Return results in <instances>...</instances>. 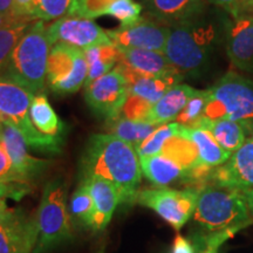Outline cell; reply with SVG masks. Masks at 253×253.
Segmentation results:
<instances>
[{"label":"cell","mask_w":253,"mask_h":253,"mask_svg":"<svg viewBox=\"0 0 253 253\" xmlns=\"http://www.w3.org/2000/svg\"><path fill=\"white\" fill-rule=\"evenodd\" d=\"M32 23L33 21L28 19H21L0 28V75L4 73L18 41L26 33Z\"/></svg>","instance_id":"obj_30"},{"label":"cell","mask_w":253,"mask_h":253,"mask_svg":"<svg viewBox=\"0 0 253 253\" xmlns=\"http://www.w3.org/2000/svg\"><path fill=\"white\" fill-rule=\"evenodd\" d=\"M151 107L153 104L148 103L147 101L136 97L134 95H128V99H126L120 115L131 120V121L147 122Z\"/></svg>","instance_id":"obj_37"},{"label":"cell","mask_w":253,"mask_h":253,"mask_svg":"<svg viewBox=\"0 0 253 253\" xmlns=\"http://www.w3.org/2000/svg\"><path fill=\"white\" fill-rule=\"evenodd\" d=\"M31 120L41 134L65 137V123L60 121L45 93L34 95L30 107Z\"/></svg>","instance_id":"obj_25"},{"label":"cell","mask_w":253,"mask_h":253,"mask_svg":"<svg viewBox=\"0 0 253 253\" xmlns=\"http://www.w3.org/2000/svg\"><path fill=\"white\" fill-rule=\"evenodd\" d=\"M88 186L94 202V231H103L112 220L113 214L120 204L118 189L112 183L101 178L82 179Z\"/></svg>","instance_id":"obj_20"},{"label":"cell","mask_w":253,"mask_h":253,"mask_svg":"<svg viewBox=\"0 0 253 253\" xmlns=\"http://www.w3.org/2000/svg\"><path fill=\"white\" fill-rule=\"evenodd\" d=\"M209 102L204 116L225 119L242 125L253 136V80L237 72H229L208 88Z\"/></svg>","instance_id":"obj_7"},{"label":"cell","mask_w":253,"mask_h":253,"mask_svg":"<svg viewBox=\"0 0 253 253\" xmlns=\"http://www.w3.org/2000/svg\"><path fill=\"white\" fill-rule=\"evenodd\" d=\"M68 209L73 220L84 229L93 230L95 216L94 202L89 189L84 182H80L77 190L73 192Z\"/></svg>","instance_id":"obj_29"},{"label":"cell","mask_w":253,"mask_h":253,"mask_svg":"<svg viewBox=\"0 0 253 253\" xmlns=\"http://www.w3.org/2000/svg\"><path fill=\"white\" fill-rule=\"evenodd\" d=\"M245 0H207L209 4H212L225 11L230 17L242 14L244 12Z\"/></svg>","instance_id":"obj_40"},{"label":"cell","mask_w":253,"mask_h":253,"mask_svg":"<svg viewBox=\"0 0 253 253\" xmlns=\"http://www.w3.org/2000/svg\"><path fill=\"white\" fill-rule=\"evenodd\" d=\"M225 46L231 63L238 71L249 73L253 67V14L227 17Z\"/></svg>","instance_id":"obj_13"},{"label":"cell","mask_w":253,"mask_h":253,"mask_svg":"<svg viewBox=\"0 0 253 253\" xmlns=\"http://www.w3.org/2000/svg\"><path fill=\"white\" fill-rule=\"evenodd\" d=\"M227 17H201L171 26L164 55L183 75L198 77L211 61L218 43L225 41Z\"/></svg>","instance_id":"obj_2"},{"label":"cell","mask_w":253,"mask_h":253,"mask_svg":"<svg viewBox=\"0 0 253 253\" xmlns=\"http://www.w3.org/2000/svg\"><path fill=\"white\" fill-rule=\"evenodd\" d=\"M243 13L253 14V0H245L244 1V12Z\"/></svg>","instance_id":"obj_46"},{"label":"cell","mask_w":253,"mask_h":253,"mask_svg":"<svg viewBox=\"0 0 253 253\" xmlns=\"http://www.w3.org/2000/svg\"><path fill=\"white\" fill-rule=\"evenodd\" d=\"M4 184H27L30 185V183H27L25 179L21 177L15 168L12 164L11 160H9L8 155L6 154V151L2 145L0 144V185Z\"/></svg>","instance_id":"obj_38"},{"label":"cell","mask_w":253,"mask_h":253,"mask_svg":"<svg viewBox=\"0 0 253 253\" xmlns=\"http://www.w3.org/2000/svg\"><path fill=\"white\" fill-rule=\"evenodd\" d=\"M88 65L84 49L63 43L52 46L47 65V86L58 95L74 94L84 84Z\"/></svg>","instance_id":"obj_9"},{"label":"cell","mask_w":253,"mask_h":253,"mask_svg":"<svg viewBox=\"0 0 253 253\" xmlns=\"http://www.w3.org/2000/svg\"><path fill=\"white\" fill-rule=\"evenodd\" d=\"M194 221L202 230L216 232L253 224L243 191L209 182L201 189Z\"/></svg>","instance_id":"obj_4"},{"label":"cell","mask_w":253,"mask_h":253,"mask_svg":"<svg viewBox=\"0 0 253 253\" xmlns=\"http://www.w3.org/2000/svg\"><path fill=\"white\" fill-rule=\"evenodd\" d=\"M14 211L15 209H11L7 205V203H6V198L2 197V196H0V220L9 217L14 212Z\"/></svg>","instance_id":"obj_42"},{"label":"cell","mask_w":253,"mask_h":253,"mask_svg":"<svg viewBox=\"0 0 253 253\" xmlns=\"http://www.w3.org/2000/svg\"><path fill=\"white\" fill-rule=\"evenodd\" d=\"M34 221L37 244L33 253H50L73 240V219L67 204V185L61 177L47 182Z\"/></svg>","instance_id":"obj_5"},{"label":"cell","mask_w":253,"mask_h":253,"mask_svg":"<svg viewBox=\"0 0 253 253\" xmlns=\"http://www.w3.org/2000/svg\"><path fill=\"white\" fill-rule=\"evenodd\" d=\"M116 68L122 73L128 82L129 95L140 97L153 106L167 91L181 84L184 79V75L181 73L164 75V77H145L134 72L121 62H118Z\"/></svg>","instance_id":"obj_18"},{"label":"cell","mask_w":253,"mask_h":253,"mask_svg":"<svg viewBox=\"0 0 253 253\" xmlns=\"http://www.w3.org/2000/svg\"><path fill=\"white\" fill-rule=\"evenodd\" d=\"M128 95V82L115 67L86 87L84 100L95 115L109 120L121 114Z\"/></svg>","instance_id":"obj_10"},{"label":"cell","mask_w":253,"mask_h":253,"mask_svg":"<svg viewBox=\"0 0 253 253\" xmlns=\"http://www.w3.org/2000/svg\"><path fill=\"white\" fill-rule=\"evenodd\" d=\"M183 126V125H182ZM181 135L190 138L196 145L199 161L203 166L214 169L226 163L231 157L229 151L220 147L211 132L202 128H190L183 126Z\"/></svg>","instance_id":"obj_24"},{"label":"cell","mask_w":253,"mask_h":253,"mask_svg":"<svg viewBox=\"0 0 253 253\" xmlns=\"http://www.w3.org/2000/svg\"><path fill=\"white\" fill-rule=\"evenodd\" d=\"M210 182L240 191L253 190V136L246 138L226 163L214 168Z\"/></svg>","instance_id":"obj_15"},{"label":"cell","mask_w":253,"mask_h":253,"mask_svg":"<svg viewBox=\"0 0 253 253\" xmlns=\"http://www.w3.org/2000/svg\"><path fill=\"white\" fill-rule=\"evenodd\" d=\"M12 4L13 0H0V13L12 14Z\"/></svg>","instance_id":"obj_44"},{"label":"cell","mask_w":253,"mask_h":253,"mask_svg":"<svg viewBox=\"0 0 253 253\" xmlns=\"http://www.w3.org/2000/svg\"><path fill=\"white\" fill-rule=\"evenodd\" d=\"M171 27L153 18L142 17L129 27L107 31L114 45L123 48H136L164 53Z\"/></svg>","instance_id":"obj_12"},{"label":"cell","mask_w":253,"mask_h":253,"mask_svg":"<svg viewBox=\"0 0 253 253\" xmlns=\"http://www.w3.org/2000/svg\"><path fill=\"white\" fill-rule=\"evenodd\" d=\"M74 0H37L34 20L50 21L69 14Z\"/></svg>","instance_id":"obj_34"},{"label":"cell","mask_w":253,"mask_h":253,"mask_svg":"<svg viewBox=\"0 0 253 253\" xmlns=\"http://www.w3.org/2000/svg\"><path fill=\"white\" fill-rule=\"evenodd\" d=\"M190 128H202L211 132L220 147L229 151L231 155L238 150L249 137L244 126L225 119L211 120L203 116L194 126Z\"/></svg>","instance_id":"obj_23"},{"label":"cell","mask_w":253,"mask_h":253,"mask_svg":"<svg viewBox=\"0 0 253 253\" xmlns=\"http://www.w3.org/2000/svg\"><path fill=\"white\" fill-rule=\"evenodd\" d=\"M79 170L80 181H108L118 189L120 204H136L143 173L137 151L128 142L110 134L90 136L81 155Z\"/></svg>","instance_id":"obj_1"},{"label":"cell","mask_w":253,"mask_h":253,"mask_svg":"<svg viewBox=\"0 0 253 253\" xmlns=\"http://www.w3.org/2000/svg\"><path fill=\"white\" fill-rule=\"evenodd\" d=\"M46 34L52 46L63 43L86 49L93 46L114 45L107 31L101 28L91 19L66 15L47 26Z\"/></svg>","instance_id":"obj_11"},{"label":"cell","mask_w":253,"mask_h":253,"mask_svg":"<svg viewBox=\"0 0 253 253\" xmlns=\"http://www.w3.org/2000/svg\"><path fill=\"white\" fill-rule=\"evenodd\" d=\"M148 15L168 26L201 17L207 9V0H142Z\"/></svg>","instance_id":"obj_17"},{"label":"cell","mask_w":253,"mask_h":253,"mask_svg":"<svg viewBox=\"0 0 253 253\" xmlns=\"http://www.w3.org/2000/svg\"><path fill=\"white\" fill-rule=\"evenodd\" d=\"M119 48V62L126 65L132 71L145 77H164V75L181 73L170 63L164 53L154 50ZM182 74V73H181Z\"/></svg>","instance_id":"obj_19"},{"label":"cell","mask_w":253,"mask_h":253,"mask_svg":"<svg viewBox=\"0 0 253 253\" xmlns=\"http://www.w3.org/2000/svg\"><path fill=\"white\" fill-rule=\"evenodd\" d=\"M0 144L21 177L27 183L39 178L48 169L52 162L48 160H41L31 156L28 153V145L23 135L13 126L0 121Z\"/></svg>","instance_id":"obj_14"},{"label":"cell","mask_w":253,"mask_h":253,"mask_svg":"<svg viewBox=\"0 0 253 253\" xmlns=\"http://www.w3.org/2000/svg\"><path fill=\"white\" fill-rule=\"evenodd\" d=\"M33 96L31 91L0 75V121L17 129L31 149L43 154H60L65 137L41 134L32 122L30 107Z\"/></svg>","instance_id":"obj_6"},{"label":"cell","mask_w":253,"mask_h":253,"mask_svg":"<svg viewBox=\"0 0 253 253\" xmlns=\"http://www.w3.org/2000/svg\"><path fill=\"white\" fill-rule=\"evenodd\" d=\"M240 230H243L242 227H231V229L210 232L205 236H199V238L194 243V245L201 248V253H218L220 246L227 239L232 238Z\"/></svg>","instance_id":"obj_36"},{"label":"cell","mask_w":253,"mask_h":253,"mask_svg":"<svg viewBox=\"0 0 253 253\" xmlns=\"http://www.w3.org/2000/svg\"><path fill=\"white\" fill-rule=\"evenodd\" d=\"M157 128V126L151 125V123L131 121V120L118 115L107 120L104 129L107 134L116 136L137 149Z\"/></svg>","instance_id":"obj_26"},{"label":"cell","mask_w":253,"mask_h":253,"mask_svg":"<svg viewBox=\"0 0 253 253\" xmlns=\"http://www.w3.org/2000/svg\"><path fill=\"white\" fill-rule=\"evenodd\" d=\"M201 189L154 188L140 190L136 204L156 212L173 230L179 231L194 216Z\"/></svg>","instance_id":"obj_8"},{"label":"cell","mask_w":253,"mask_h":253,"mask_svg":"<svg viewBox=\"0 0 253 253\" xmlns=\"http://www.w3.org/2000/svg\"><path fill=\"white\" fill-rule=\"evenodd\" d=\"M243 194L245 196L250 213H251V216L253 218V190H246V191H243Z\"/></svg>","instance_id":"obj_45"},{"label":"cell","mask_w":253,"mask_h":253,"mask_svg":"<svg viewBox=\"0 0 253 253\" xmlns=\"http://www.w3.org/2000/svg\"><path fill=\"white\" fill-rule=\"evenodd\" d=\"M161 154L166 155V156L178 163L188 172V176L196 168L203 166L199 161L196 145L192 143L190 138L183 135H176L169 138L164 144Z\"/></svg>","instance_id":"obj_28"},{"label":"cell","mask_w":253,"mask_h":253,"mask_svg":"<svg viewBox=\"0 0 253 253\" xmlns=\"http://www.w3.org/2000/svg\"><path fill=\"white\" fill-rule=\"evenodd\" d=\"M37 244L34 216L28 217L21 209L0 220V253H33Z\"/></svg>","instance_id":"obj_16"},{"label":"cell","mask_w":253,"mask_h":253,"mask_svg":"<svg viewBox=\"0 0 253 253\" xmlns=\"http://www.w3.org/2000/svg\"><path fill=\"white\" fill-rule=\"evenodd\" d=\"M115 0H74L69 17L93 19L104 14V11Z\"/></svg>","instance_id":"obj_35"},{"label":"cell","mask_w":253,"mask_h":253,"mask_svg":"<svg viewBox=\"0 0 253 253\" xmlns=\"http://www.w3.org/2000/svg\"><path fill=\"white\" fill-rule=\"evenodd\" d=\"M183 126L179 123H167L160 126L149 137L136 149L138 157H149L161 154L164 144L169 138L176 135H181Z\"/></svg>","instance_id":"obj_31"},{"label":"cell","mask_w":253,"mask_h":253,"mask_svg":"<svg viewBox=\"0 0 253 253\" xmlns=\"http://www.w3.org/2000/svg\"><path fill=\"white\" fill-rule=\"evenodd\" d=\"M209 102V91L198 90L195 96H192L186 103L184 109L177 116V123L185 126H194L199 120L204 116Z\"/></svg>","instance_id":"obj_33"},{"label":"cell","mask_w":253,"mask_h":253,"mask_svg":"<svg viewBox=\"0 0 253 253\" xmlns=\"http://www.w3.org/2000/svg\"><path fill=\"white\" fill-rule=\"evenodd\" d=\"M21 19H23V18L14 17V15H12V14L0 13V28L7 26V25H9V24H13V23H15V21H18V20H21Z\"/></svg>","instance_id":"obj_43"},{"label":"cell","mask_w":253,"mask_h":253,"mask_svg":"<svg viewBox=\"0 0 253 253\" xmlns=\"http://www.w3.org/2000/svg\"><path fill=\"white\" fill-rule=\"evenodd\" d=\"M96 253H103V250H100V251H97Z\"/></svg>","instance_id":"obj_48"},{"label":"cell","mask_w":253,"mask_h":253,"mask_svg":"<svg viewBox=\"0 0 253 253\" xmlns=\"http://www.w3.org/2000/svg\"><path fill=\"white\" fill-rule=\"evenodd\" d=\"M37 0H13L12 4V14L14 17L34 20V12H36Z\"/></svg>","instance_id":"obj_39"},{"label":"cell","mask_w":253,"mask_h":253,"mask_svg":"<svg viewBox=\"0 0 253 253\" xmlns=\"http://www.w3.org/2000/svg\"><path fill=\"white\" fill-rule=\"evenodd\" d=\"M197 91L198 89L185 84L172 87L151 107L147 122L160 126L176 120L189 100L195 96Z\"/></svg>","instance_id":"obj_21"},{"label":"cell","mask_w":253,"mask_h":253,"mask_svg":"<svg viewBox=\"0 0 253 253\" xmlns=\"http://www.w3.org/2000/svg\"><path fill=\"white\" fill-rule=\"evenodd\" d=\"M142 173L157 188H168L176 182H186L188 172L175 161L166 155L158 154L140 157Z\"/></svg>","instance_id":"obj_22"},{"label":"cell","mask_w":253,"mask_h":253,"mask_svg":"<svg viewBox=\"0 0 253 253\" xmlns=\"http://www.w3.org/2000/svg\"><path fill=\"white\" fill-rule=\"evenodd\" d=\"M143 6L134 0H115L103 15H110L116 18L121 23L120 27H129L141 20Z\"/></svg>","instance_id":"obj_32"},{"label":"cell","mask_w":253,"mask_h":253,"mask_svg":"<svg viewBox=\"0 0 253 253\" xmlns=\"http://www.w3.org/2000/svg\"><path fill=\"white\" fill-rule=\"evenodd\" d=\"M249 73H250V74H252V75H253V67H252L251 69H250V72H249Z\"/></svg>","instance_id":"obj_47"},{"label":"cell","mask_w":253,"mask_h":253,"mask_svg":"<svg viewBox=\"0 0 253 253\" xmlns=\"http://www.w3.org/2000/svg\"><path fill=\"white\" fill-rule=\"evenodd\" d=\"M88 65V74L84 86H89L97 79L113 71L119 62V48L115 45H100L84 49Z\"/></svg>","instance_id":"obj_27"},{"label":"cell","mask_w":253,"mask_h":253,"mask_svg":"<svg viewBox=\"0 0 253 253\" xmlns=\"http://www.w3.org/2000/svg\"><path fill=\"white\" fill-rule=\"evenodd\" d=\"M171 253H197V250L191 240L182 235H177L173 239Z\"/></svg>","instance_id":"obj_41"},{"label":"cell","mask_w":253,"mask_h":253,"mask_svg":"<svg viewBox=\"0 0 253 253\" xmlns=\"http://www.w3.org/2000/svg\"><path fill=\"white\" fill-rule=\"evenodd\" d=\"M50 47L52 45L47 39L45 21H33L18 41L1 75L32 94L43 93L47 84Z\"/></svg>","instance_id":"obj_3"}]
</instances>
